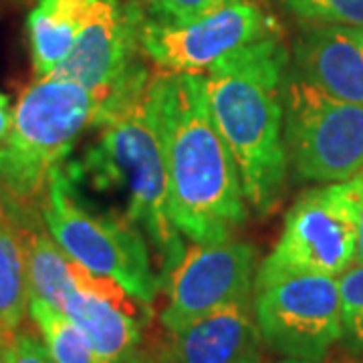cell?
Segmentation results:
<instances>
[{
  "label": "cell",
  "mask_w": 363,
  "mask_h": 363,
  "mask_svg": "<svg viewBox=\"0 0 363 363\" xmlns=\"http://www.w3.org/2000/svg\"><path fill=\"white\" fill-rule=\"evenodd\" d=\"M147 107L164 150L172 220L196 245L230 240L247 222L248 202L210 113L206 77L160 73L147 85Z\"/></svg>",
  "instance_id": "cell-1"
},
{
  "label": "cell",
  "mask_w": 363,
  "mask_h": 363,
  "mask_svg": "<svg viewBox=\"0 0 363 363\" xmlns=\"http://www.w3.org/2000/svg\"><path fill=\"white\" fill-rule=\"evenodd\" d=\"M147 71L138 69L101 104L95 119L99 140L65 169L71 182H89L97 192L116 196L119 216L138 226L156 250L160 285L168 281L186 248L169 214L164 150L147 107Z\"/></svg>",
  "instance_id": "cell-2"
},
{
  "label": "cell",
  "mask_w": 363,
  "mask_h": 363,
  "mask_svg": "<svg viewBox=\"0 0 363 363\" xmlns=\"http://www.w3.org/2000/svg\"><path fill=\"white\" fill-rule=\"evenodd\" d=\"M286 71V47L271 35L216 61L206 75L212 119L236 162L245 198L260 216L272 214L285 194Z\"/></svg>",
  "instance_id": "cell-3"
},
{
  "label": "cell",
  "mask_w": 363,
  "mask_h": 363,
  "mask_svg": "<svg viewBox=\"0 0 363 363\" xmlns=\"http://www.w3.org/2000/svg\"><path fill=\"white\" fill-rule=\"evenodd\" d=\"M104 95L73 81L40 79L21 95L0 145V210L18 226L45 224L52 169L61 168L83 131L95 125Z\"/></svg>",
  "instance_id": "cell-4"
},
{
  "label": "cell",
  "mask_w": 363,
  "mask_h": 363,
  "mask_svg": "<svg viewBox=\"0 0 363 363\" xmlns=\"http://www.w3.org/2000/svg\"><path fill=\"white\" fill-rule=\"evenodd\" d=\"M43 218L55 242L79 267L117 283L143 307L154 303L162 285L145 234L121 216H99L79 204L63 166L52 169Z\"/></svg>",
  "instance_id": "cell-5"
},
{
  "label": "cell",
  "mask_w": 363,
  "mask_h": 363,
  "mask_svg": "<svg viewBox=\"0 0 363 363\" xmlns=\"http://www.w3.org/2000/svg\"><path fill=\"white\" fill-rule=\"evenodd\" d=\"M363 172L311 188L289 210L279 242L257 271L255 291L293 274L341 277L355 264Z\"/></svg>",
  "instance_id": "cell-6"
},
{
  "label": "cell",
  "mask_w": 363,
  "mask_h": 363,
  "mask_svg": "<svg viewBox=\"0 0 363 363\" xmlns=\"http://www.w3.org/2000/svg\"><path fill=\"white\" fill-rule=\"evenodd\" d=\"M283 109L286 157L301 180L333 184L363 172V105L331 97L291 69Z\"/></svg>",
  "instance_id": "cell-7"
},
{
  "label": "cell",
  "mask_w": 363,
  "mask_h": 363,
  "mask_svg": "<svg viewBox=\"0 0 363 363\" xmlns=\"http://www.w3.org/2000/svg\"><path fill=\"white\" fill-rule=\"evenodd\" d=\"M255 317L272 351L321 362L343 335L339 281L325 274H293L255 291Z\"/></svg>",
  "instance_id": "cell-8"
},
{
  "label": "cell",
  "mask_w": 363,
  "mask_h": 363,
  "mask_svg": "<svg viewBox=\"0 0 363 363\" xmlns=\"http://www.w3.org/2000/svg\"><path fill=\"white\" fill-rule=\"evenodd\" d=\"M255 279L257 250L252 245L233 238L218 245L194 242L164 283L168 303L160 321L172 333L222 307L250 303Z\"/></svg>",
  "instance_id": "cell-9"
},
{
  "label": "cell",
  "mask_w": 363,
  "mask_h": 363,
  "mask_svg": "<svg viewBox=\"0 0 363 363\" xmlns=\"http://www.w3.org/2000/svg\"><path fill=\"white\" fill-rule=\"evenodd\" d=\"M271 35L272 21L264 11L252 0H240L190 23H142L140 45L164 71L200 73Z\"/></svg>",
  "instance_id": "cell-10"
},
{
  "label": "cell",
  "mask_w": 363,
  "mask_h": 363,
  "mask_svg": "<svg viewBox=\"0 0 363 363\" xmlns=\"http://www.w3.org/2000/svg\"><path fill=\"white\" fill-rule=\"evenodd\" d=\"M142 18L119 0H97L73 49L47 79L73 81L104 95L119 87L142 63L135 61Z\"/></svg>",
  "instance_id": "cell-11"
},
{
  "label": "cell",
  "mask_w": 363,
  "mask_h": 363,
  "mask_svg": "<svg viewBox=\"0 0 363 363\" xmlns=\"http://www.w3.org/2000/svg\"><path fill=\"white\" fill-rule=\"evenodd\" d=\"M168 363H260L262 335L248 303L204 315L160 343Z\"/></svg>",
  "instance_id": "cell-12"
},
{
  "label": "cell",
  "mask_w": 363,
  "mask_h": 363,
  "mask_svg": "<svg viewBox=\"0 0 363 363\" xmlns=\"http://www.w3.org/2000/svg\"><path fill=\"white\" fill-rule=\"evenodd\" d=\"M293 71L327 95L363 105V28L317 25L293 45Z\"/></svg>",
  "instance_id": "cell-13"
},
{
  "label": "cell",
  "mask_w": 363,
  "mask_h": 363,
  "mask_svg": "<svg viewBox=\"0 0 363 363\" xmlns=\"http://www.w3.org/2000/svg\"><path fill=\"white\" fill-rule=\"evenodd\" d=\"M131 298L121 286L105 293L79 286L61 313L85 333L99 362L125 363L142 347V323Z\"/></svg>",
  "instance_id": "cell-14"
},
{
  "label": "cell",
  "mask_w": 363,
  "mask_h": 363,
  "mask_svg": "<svg viewBox=\"0 0 363 363\" xmlns=\"http://www.w3.org/2000/svg\"><path fill=\"white\" fill-rule=\"evenodd\" d=\"M97 0H40L28 14L33 65L39 79H47L73 49L79 33Z\"/></svg>",
  "instance_id": "cell-15"
},
{
  "label": "cell",
  "mask_w": 363,
  "mask_h": 363,
  "mask_svg": "<svg viewBox=\"0 0 363 363\" xmlns=\"http://www.w3.org/2000/svg\"><path fill=\"white\" fill-rule=\"evenodd\" d=\"M25 248L28 295L63 311L67 297L79 289V264L63 252L43 226L18 228Z\"/></svg>",
  "instance_id": "cell-16"
},
{
  "label": "cell",
  "mask_w": 363,
  "mask_h": 363,
  "mask_svg": "<svg viewBox=\"0 0 363 363\" xmlns=\"http://www.w3.org/2000/svg\"><path fill=\"white\" fill-rule=\"evenodd\" d=\"M28 301L23 236L0 210V351L18 333Z\"/></svg>",
  "instance_id": "cell-17"
},
{
  "label": "cell",
  "mask_w": 363,
  "mask_h": 363,
  "mask_svg": "<svg viewBox=\"0 0 363 363\" xmlns=\"http://www.w3.org/2000/svg\"><path fill=\"white\" fill-rule=\"evenodd\" d=\"M28 311L47 343L52 363H101L89 339L65 313L39 298L28 301Z\"/></svg>",
  "instance_id": "cell-18"
},
{
  "label": "cell",
  "mask_w": 363,
  "mask_h": 363,
  "mask_svg": "<svg viewBox=\"0 0 363 363\" xmlns=\"http://www.w3.org/2000/svg\"><path fill=\"white\" fill-rule=\"evenodd\" d=\"M341 339L355 353H363V264H353L339 277Z\"/></svg>",
  "instance_id": "cell-19"
},
{
  "label": "cell",
  "mask_w": 363,
  "mask_h": 363,
  "mask_svg": "<svg viewBox=\"0 0 363 363\" xmlns=\"http://www.w3.org/2000/svg\"><path fill=\"white\" fill-rule=\"evenodd\" d=\"M301 21L363 28V0H281Z\"/></svg>",
  "instance_id": "cell-20"
},
{
  "label": "cell",
  "mask_w": 363,
  "mask_h": 363,
  "mask_svg": "<svg viewBox=\"0 0 363 363\" xmlns=\"http://www.w3.org/2000/svg\"><path fill=\"white\" fill-rule=\"evenodd\" d=\"M240 0H152L154 11L164 23H190L216 13Z\"/></svg>",
  "instance_id": "cell-21"
},
{
  "label": "cell",
  "mask_w": 363,
  "mask_h": 363,
  "mask_svg": "<svg viewBox=\"0 0 363 363\" xmlns=\"http://www.w3.org/2000/svg\"><path fill=\"white\" fill-rule=\"evenodd\" d=\"M0 363H52L49 351L40 345L39 339L26 333H16L11 343L0 351Z\"/></svg>",
  "instance_id": "cell-22"
},
{
  "label": "cell",
  "mask_w": 363,
  "mask_h": 363,
  "mask_svg": "<svg viewBox=\"0 0 363 363\" xmlns=\"http://www.w3.org/2000/svg\"><path fill=\"white\" fill-rule=\"evenodd\" d=\"M125 363H168V362L164 359L160 345H156V347H145V350L140 347V350L135 351V353H133Z\"/></svg>",
  "instance_id": "cell-23"
},
{
  "label": "cell",
  "mask_w": 363,
  "mask_h": 363,
  "mask_svg": "<svg viewBox=\"0 0 363 363\" xmlns=\"http://www.w3.org/2000/svg\"><path fill=\"white\" fill-rule=\"evenodd\" d=\"M13 128V113L9 111V97L0 95V142L9 135Z\"/></svg>",
  "instance_id": "cell-24"
},
{
  "label": "cell",
  "mask_w": 363,
  "mask_h": 363,
  "mask_svg": "<svg viewBox=\"0 0 363 363\" xmlns=\"http://www.w3.org/2000/svg\"><path fill=\"white\" fill-rule=\"evenodd\" d=\"M355 264H363V206H362V220H359V240H357Z\"/></svg>",
  "instance_id": "cell-25"
},
{
  "label": "cell",
  "mask_w": 363,
  "mask_h": 363,
  "mask_svg": "<svg viewBox=\"0 0 363 363\" xmlns=\"http://www.w3.org/2000/svg\"><path fill=\"white\" fill-rule=\"evenodd\" d=\"M277 363H319V362H307V359H293V357H289V359H283V362H277Z\"/></svg>",
  "instance_id": "cell-26"
}]
</instances>
